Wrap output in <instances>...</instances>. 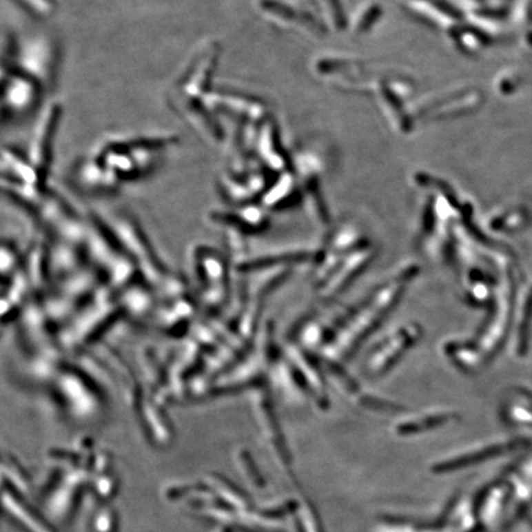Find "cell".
<instances>
[{
  "instance_id": "5bb4252c",
  "label": "cell",
  "mask_w": 532,
  "mask_h": 532,
  "mask_svg": "<svg viewBox=\"0 0 532 532\" xmlns=\"http://www.w3.org/2000/svg\"><path fill=\"white\" fill-rule=\"evenodd\" d=\"M30 12L39 17H48L54 12L53 0H19Z\"/></svg>"
},
{
  "instance_id": "3957f363",
  "label": "cell",
  "mask_w": 532,
  "mask_h": 532,
  "mask_svg": "<svg viewBox=\"0 0 532 532\" xmlns=\"http://www.w3.org/2000/svg\"><path fill=\"white\" fill-rule=\"evenodd\" d=\"M422 327L405 324L394 330L369 353L364 361V372L369 378H378L392 370L405 354L422 339Z\"/></svg>"
},
{
  "instance_id": "9a60e30c",
  "label": "cell",
  "mask_w": 532,
  "mask_h": 532,
  "mask_svg": "<svg viewBox=\"0 0 532 532\" xmlns=\"http://www.w3.org/2000/svg\"><path fill=\"white\" fill-rule=\"evenodd\" d=\"M114 527H115V518L112 511L110 510L101 511L95 521L96 532H114Z\"/></svg>"
},
{
  "instance_id": "7a4b0ae2",
  "label": "cell",
  "mask_w": 532,
  "mask_h": 532,
  "mask_svg": "<svg viewBox=\"0 0 532 532\" xmlns=\"http://www.w3.org/2000/svg\"><path fill=\"white\" fill-rule=\"evenodd\" d=\"M9 68L35 81L43 90L52 85L57 70L58 51L48 36L37 35L9 47Z\"/></svg>"
},
{
  "instance_id": "52a82bcc",
  "label": "cell",
  "mask_w": 532,
  "mask_h": 532,
  "mask_svg": "<svg viewBox=\"0 0 532 532\" xmlns=\"http://www.w3.org/2000/svg\"><path fill=\"white\" fill-rule=\"evenodd\" d=\"M43 89L19 70L3 67V114H23L39 103Z\"/></svg>"
},
{
  "instance_id": "8fae6325",
  "label": "cell",
  "mask_w": 532,
  "mask_h": 532,
  "mask_svg": "<svg viewBox=\"0 0 532 532\" xmlns=\"http://www.w3.org/2000/svg\"><path fill=\"white\" fill-rule=\"evenodd\" d=\"M456 417V413L452 411H446V409H439V411H430L422 416L408 419L405 424H402V430L403 431H414V430H422L425 428H433L436 425H442L444 422L452 420Z\"/></svg>"
},
{
  "instance_id": "30bf717a",
  "label": "cell",
  "mask_w": 532,
  "mask_h": 532,
  "mask_svg": "<svg viewBox=\"0 0 532 532\" xmlns=\"http://www.w3.org/2000/svg\"><path fill=\"white\" fill-rule=\"evenodd\" d=\"M76 175L81 185L96 190H110L121 181L95 156L79 163Z\"/></svg>"
},
{
  "instance_id": "8992f818",
  "label": "cell",
  "mask_w": 532,
  "mask_h": 532,
  "mask_svg": "<svg viewBox=\"0 0 532 532\" xmlns=\"http://www.w3.org/2000/svg\"><path fill=\"white\" fill-rule=\"evenodd\" d=\"M375 256L376 250L371 244L367 242L361 244L336 266L324 283L319 285L317 287L319 297L323 300L334 298L364 272Z\"/></svg>"
},
{
  "instance_id": "5b68a950",
  "label": "cell",
  "mask_w": 532,
  "mask_h": 532,
  "mask_svg": "<svg viewBox=\"0 0 532 532\" xmlns=\"http://www.w3.org/2000/svg\"><path fill=\"white\" fill-rule=\"evenodd\" d=\"M61 117V104L51 103L47 105L41 112L30 139L28 158L40 172L43 179L46 178L47 170L51 167L53 143Z\"/></svg>"
},
{
  "instance_id": "e0dca14e",
  "label": "cell",
  "mask_w": 532,
  "mask_h": 532,
  "mask_svg": "<svg viewBox=\"0 0 532 532\" xmlns=\"http://www.w3.org/2000/svg\"><path fill=\"white\" fill-rule=\"evenodd\" d=\"M214 532H227V530H225V529H220V530H217V531Z\"/></svg>"
},
{
  "instance_id": "ba28073f",
  "label": "cell",
  "mask_w": 532,
  "mask_h": 532,
  "mask_svg": "<svg viewBox=\"0 0 532 532\" xmlns=\"http://www.w3.org/2000/svg\"><path fill=\"white\" fill-rule=\"evenodd\" d=\"M291 355L294 360L292 365H295L296 370L300 372L298 381L306 391L307 396H309L320 408H328L329 399L327 396L325 376L320 365L317 364L307 351L296 350Z\"/></svg>"
},
{
  "instance_id": "4fadbf2b",
  "label": "cell",
  "mask_w": 532,
  "mask_h": 532,
  "mask_svg": "<svg viewBox=\"0 0 532 532\" xmlns=\"http://www.w3.org/2000/svg\"><path fill=\"white\" fill-rule=\"evenodd\" d=\"M209 486L212 487L214 491L220 494L222 499H225L226 502L233 504L234 507H238V508L243 507V495L241 494L236 487L232 486L231 482H228L218 475H209Z\"/></svg>"
},
{
  "instance_id": "9c48e42d",
  "label": "cell",
  "mask_w": 532,
  "mask_h": 532,
  "mask_svg": "<svg viewBox=\"0 0 532 532\" xmlns=\"http://www.w3.org/2000/svg\"><path fill=\"white\" fill-rule=\"evenodd\" d=\"M1 169L3 179L19 185L39 186L42 183V175L28 156H23L19 152L4 147L1 152Z\"/></svg>"
},
{
  "instance_id": "2e32d148",
  "label": "cell",
  "mask_w": 532,
  "mask_h": 532,
  "mask_svg": "<svg viewBox=\"0 0 532 532\" xmlns=\"http://www.w3.org/2000/svg\"><path fill=\"white\" fill-rule=\"evenodd\" d=\"M96 489L100 495L103 497H111L114 489H115V483L114 480H111L110 477H103L98 480L96 483Z\"/></svg>"
},
{
  "instance_id": "277c9868",
  "label": "cell",
  "mask_w": 532,
  "mask_h": 532,
  "mask_svg": "<svg viewBox=\"0 0 532 532\" xmlns=\"http://www.w3.org/2000/svg\"><path fill=\"white\" fill-rule=\"evenodd\" d=\"M220 45L214 41L205 43L191 59L183 76L175 87L173 101H196L203 100L209 93L216 65L220 57Z\"/></svg>"
},
{
  "instance_id": "7c38bea8",
  "label": "cell",
  "mask_w": 532,
  "mask_h": 532,
  "mask_svg": "<svg viewBox=\"0 0 532 532\" xmlns=\"http://www.w3.org/2000/svg\"><path fill=\"white\" fill-rule=\"evenodd\" d=\"M4 502H6V508L12 511L15 518L19 520L23 521L25 526L29 527L32 532H52L50 527L45 525L42 521L39 520L35 515L31 511L23 508L21 504H19L18 500L12 495H8V493H4Z\"/></svg>"
},
{
  "instance_id": "6da1fadb",
  "label": "cell",
  "mask_w": 532,
  "mask_h": 532,
  "mask_svg": "<svg viewBox=\"0 0 532 532\" xmlns=\"http://www.w3.org/2000/svg\"><path fill=\"white\" fill-rule=\"evenodd\" d=\"M417 275L418 265H405L396 275H392V278L377 287L362 303L338 318L336 330L325 345L329 354L327 359L338 361L350 358L393 311L408 285L417 278Z\"/></svg>"
}]
</instances>
